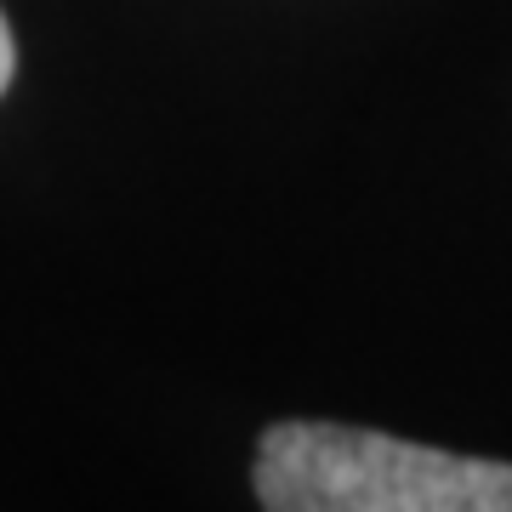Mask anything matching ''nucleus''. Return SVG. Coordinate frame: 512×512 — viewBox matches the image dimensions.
<instances>
[{
  "instance_id": "nucleus-1",
  "label": "nucleus",
  "mask_w": 512,
  "mask_h": 512,
  "mask_svg": "<svg viewBox=\"0 0 512 512\" xmlns=\"http://www.w3.org/2000/svg\"><path fill=\"white\" fill-rule=\"evenodd\" d=\"M268 512H512V461L456 456L342 421H279L256 444Z\"/></svg>"
},
{
  "instance_id": "nucleus-2",
  "label": "nucleus",
  "mask_w": 512,
  "mask_h": 512,
  "mask_svg": "<svg viewBox=\"0 0 512 512\" xmlns=\"http://www.w3.org/2000/svg\"><path fill=\"white\" fill-rule=\"evenodd\" d=\"M12 69H18V46H12V29H6V18H0V92L12 86Z\"/></svg>"
}]
</instances>
